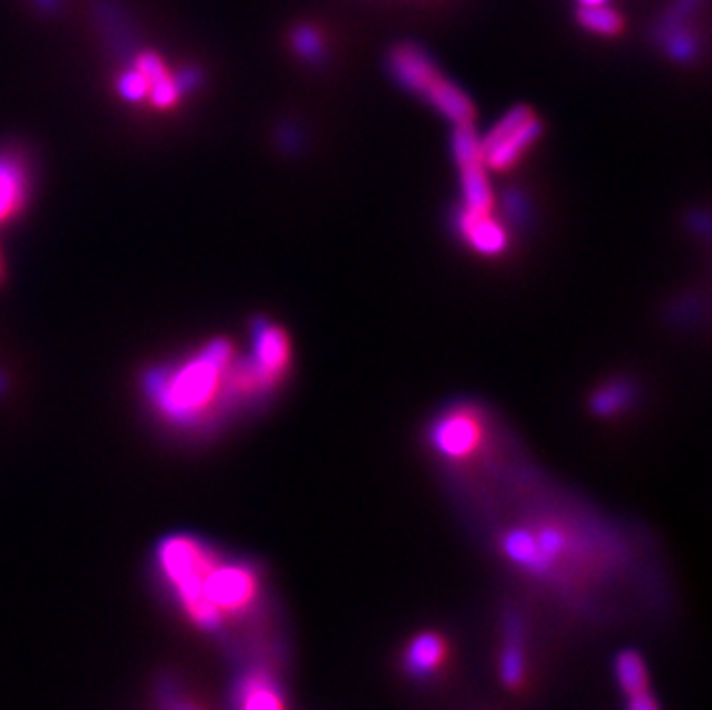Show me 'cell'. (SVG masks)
Segmentation results:
<instances>
[{
	"instance_id": "ac0fdd59",
	"label": "cell",
	"mask_w": 712,
	"mask_h": 710,
	"mask_svg": "<svg viewBox=\"0 0 712 710\" xmlns=\"http://www.w3.org/2000/svg\"><path fill=\"white\" fill-rule=\"evenodd\" d=\"M630 394H632L630 385H625L622 381L609 383L592 397V411L600 413V415L618 413L630 404Z\"/></svg>"
},
{
	"instance_id": "7402d4cb",
	"label": "cell",
	"mask_w": 712,
	"mask_h": 710,
	"mask_svg": "<svg viewBox=\"0 0 712 710\" xmlns=\"http://www.w3.org/2000/svg\"><path fill=\"white\" fill-rule=\"evenodd\" d=\"M579 3L581 6H605L607 0H579Z\"/></svg>"
},
{
	"instance_id": "52a82bcc",
	"label": "cell",
	"mask_w": 712,
	"mask_h": 710,
	"mask_svg": "<svg viewBox=\"0 0 712 710\" xmlns=\"http://www.w3.org/2000/svg\"><path fill=\"white\" fill-rule=\"evenodd\" d=\"M202 593L221 616L249 611L259 595V575L247 563H219L210 554L202 579Z\"/></svg>"
},
{
	"instance_id": "3957f363",
	"label": "cell",
	"mask_w": 712,
	"mask_h": 710,
	"mask_svg": "<svg viewBox=\"0 0 712 710\" xmlns=\"http://www.w3.org/2000/svg\"><path fill=\"white\" fill-rule=\"evenodd\" d=\"M388 70L399 86L417 95L438 111L443 119L457 125L475 123V104L432 59V53L415 42H399L388 53Z\"/></svg>"
},
{
	"instance_id": "8992f818",
	"label": "cell",
	"mask_w": 712,
	"mask_h": 710,
	"mask_svg": "<svg viewBox=\"0 0 712 710\" xmlns=\"http://www.w3.org/2000/svg\"><path fill=\"white\" fill-rule=\"evenodd\" d=\"M245 362L261 400H268L291 369V337L272 321H256L251 351Z\"/></svg>"
},
{
	"instance_id": "277c9868",
	"label": "cell",
	"mask_w": 712,
	"mask_h": 710,
	"mask_svg": "<svg viewBox=\"0 0 712 710\" xmlns=\"http://www.w3.org/2000/svg\"><path fill=\"white\" fill-rule=\"evenodd\" d=\"M210 554L213 552L206 549L198 539L174 535L162 539L157 560L166 582L174 588L180 607L192 618V622L206 632H217L221 630L224 616L206 603L202 593V579Z\"/></svg>"
},
{
	"instance_id": "2e32d148",
	"label": "cell",
	"mask_w": 712,
	"mask_h": 710,
	"mask_svg": "<svg viewBox=\"0 0 712 710\" xmlns=\"http://www.w3.org/2000/svg\"><path fill=\"white\" fill-rule=\"evenodd\" d=\"M703 6V0H673V3L664 10V14L654 23V40H664L669 33L678 31V28H688L690 17Z\"/></svg>"
},
{
	"instance_id": "5bb4252c",
	"label": "cell",
	"mask_w": 712,
	"mask_h": 710,
	"mask_svg": "<svg viewBox=\"0 0 712 710\" xmlns=\"http://www.w3.org/2000/svg\"><path fill=\"white\" fill-rule=\"evenodd\" d=\"M616 673L618 683L625 694H637L641 690H648V671L643 665V658L637 650H622L616 660Z\"/></svg>"
},
{
	"instance_id": "9c48e42d",
	"label": "cell",
	"mask_w": 712,
	"mask_h": 710,
	"mask_svg": "<svg viewBox=\"0 0 712 710\" xmlns=\"http://www.w3.org/2000/svg\"><path fill=\"white\" fill-rule=\"evenodd\" d=\"M457 231L482 257H498L507 249L509 231L507 226L492 213H475L468 208L457 210Z\"/></svg>"
},
{
	"instance_id": "44dd1931",
	"label": "cell",
	"mask_w": 712,
	"mask_h": 710,
	"mask_svg": "<svg viewBox=\"0 0 712 710\" xmlns=\"http://www.w3.org/2000/svg\"><path fill=\"white\" fill-rule=\"evenodd\" d=\"M31 3L47 14H53L63 8V0H31Z\"/></svg>"
},
{
	"instance_id": "8fae6325",
	"label": "cell",
	"mask_w": 712,
	"mask_h": 710,
	"mask_svg": "<svg viewBox=\"0 0 712 710\" xmlns=\"http://www.w3.org/2000/svg\"><path fill=\"white\" fill-rule=\"evenodd\" d=\"M501 678L507 690H519L526 680V637L524 620L509 614L505 622V637L501 650Z\"/></svg>"
},
{
	"instance_id": "ffe728a7",
	"label": "cell",
	"mask_w": 712,
	"mask_h": 710,
	"mask_svg": "<svg viewBox=\"0 0 712 710\" xmlns=\"http://www.w3.org/2000/svg\"><path fill=\"white\" fill-rule=\"evenodd\" d=\"M164 706H166V710H198L192 701L183 699V697L176 694V692H168V694L164 697Z\"/></svg>"
},
{
	"instance_id": "6da1fadb",
	"label": "cell",
	"mask_w": 712,
	"mask_h": 710,
	"mask_svg": "<svg viewBox=\"0 0 712 710\" xmlns=\"http://www.w3.org/2000/svg\"><path fill=\"white\" fill-rule=\"evenodd\" d=\"M597 535L600 531H588L584 519L535 510L498 528L496 547L519 575L565 595L605 577L600 573L609 560L600 552L602 539H592Z\"/></svg>"
},
{
	"instance_id": "ba28073f",
	"label": "cell",
	"mask_w": 712,
	"mask_h": 710,
	"mask_svg": "<svg viewBox=\"0 0 712 710\" xmlns=\"http://www.w3.org/2000/svg\"><path fill=\"white\" fill-rule=\"evenodd\" d=\"M452 155L460 168L462 183V208L475 213H492L496 210L494 192L489 183V168L484 166L479 136L475 134V125H457L452 134Z\"/></svg>"
},
{
	"instance_id": "603a6c76",
	"label": "cell",
	"mask_w": 712,
	"mask_h": 710,
	"mask_svg": "<svg viewBox=\"0 0 712 710\" xmlns=\"http://www.w3.org/2000/svg\"><path fill=\"white\" fill-rule=\"evenodd\" d=\"M0 279H3V257H0Z\"/></svg>"
},
{
	"instance_id": "5b68a950",
	"label": "cell",
	"mask_w": 712,
	"mask_h": 710,
	"mask_svg": "<svg viewBox=\"0 0 712 710\" xmlns=\"http://www.w3.org/2000/svg\"><path fill=\"white\" fill-rule=\"evenodd\" d=\"M543 130V121L530 106H515L507 111L489 134L479 138L484 166L489 172H509L537 144Z\"/></svg>"
},
{
	"instance_id": "e0dca14e",
	"label": "cell",
	"mask_w": 712,
	"mask_h": 710,
	"mask_svg": "<svg viewBox=\"0 0 712 710\" xmlns=\"http://www.w3.org/2000/svg\"><path fill=\"white\" fill-rule=\"evenodd\" d=\"M293 51L307 63H321L326 55V44L314 25H298L291 33Z\"/></svg>"
},
{
	"instance_id": "30bf717a",
	"label": "cell",
	"mask_w": 712,
	"mask_h": 710,
	"mask_svg": "<svg viewBox=\"0 0 712 710\" xmlns=\"http://www.w3.org/2000/svg\"><path fill=\"white\" fill-rule=\"evenodd\" d=\"M28 168L14 153H0V224L17 217L28 202Z\"/></svg>"
},
{
	"instance_id": "7c38bea8",
	"label": "cell",
	"mask_w": 712,
	"mask_h": 710,
	"mask_svg": "<svg viewBox=\"0 0 712 710\" xmlns=\"http://www.w3.org/2000/svg\"><path fill=\"white\" fill-rule=\"evenodd\" d=\"M445 639L438 632H420L404 652V671L411 678H430L445 662Z\"/></svg>"
},
{
	"instance_id": "7a4b0ae2",
	"label": "cell",
	"mask_w": 712,
	"mask_h": 710,
	"mask_svg": "<svg viewBox=\"0 0 712 710\" xmlns=\"http://www.w3.org/2000/svg\"><path fill=\"white\" fill-rule=\"evenodd\" d=\"M155 411L180 430L215 424L236 407L249 404L243 385V358L229 339L198 349L148 383Z\"/></svg>"
},
{
	"instance_id": "d6986e66",
	"label": "cell",
	"mask_w": 712,
	"mask_h": 710,
	"mask_svg": "<svg viewBox=\"0 0 712 710\" xmlns=\"http://www.w3.org/2000/svg\"><path fill=\"white\" fill-rule=\"evenodd\" d=\"M628 699H630L628 710H660L658 703H654V699H652V694H650L648 690H641V692H637V694H630Z\"/></svg>"
},
{
	"instance_id": "4fadbf2b",
	"label": "cell",
	"mask_w": 712,
	"mask_h": 710,
	"mask_svg": "<svg viewBox=\"0 0 712 710\" xmlns=\"http://www.w3.org/2000/svg\"><path fill=\"white\" fill-rule=\"evenodd\" d=\"M240 710H283V699L266 669H256L238 686Z\"/></svg>"
},
{
	"instance_id": "9a60e30c",
	"label": "cell",
	"mask_w": 712,
	"mask_h": 710,
	"mask_svg": "<svg viewBox=\"0 0 712 710\" xmlns=\"http://www.w3.org/2000/svg\"><path fill=\"white\" fill-rule=\"evenodd\" d=\"M577 19L586 28V31H590L595 35L611 38L622 31L620 14L613 8H609L607 3L605 6H581Z\"/></svg>"
}]
</instances>
